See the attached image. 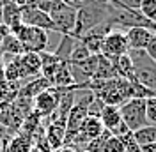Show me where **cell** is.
<instances>
[{
    "instance_id": "cell-11",
    "label": "cell",
    "mask_w": 156,
    "mask_h": 152,
    "mask_svg": "<svg viewBox=\"0 0 156 152\" xmlns=\"http://www.w3.org/2000/svg\"><path fill=\"white\" fill-rule=\"evenodd\" d=\"M154 36L156 32L144 29V27H135V29L126 30V39L129 50H146L149 46V43L154 39Z\"/></svg>"
},
{
    "instance_id": "cell-24",
    "label": "cell",
    "mask_w": 156,
    "mask_h": 152,
    "mask_svg": "<svg viewBox=\"0 0 156 152\" xmlns=\"http://www.w3.org/2000/svg\"><path fill=\"white\" fill-rule=\"evenodd\" d=\"M138 11H140L149 21L156 23V0H142Z\"/></svg>"
},
{
    "instance_id": "cell-5",
    "label": "cell",
    "mask_w": 156,
    "mask_h": 152,
    "mask_svg": "<svg viewBox=\"0 0 156 152\" xmlns=\"http://www.w3.org/2000/svg\"><path fill=\"white\" fill-rule=\"evenodd\" d=\"M121 115H122V122L128 126V129L131 133L149 124L146 99H142V97H131L124 105H121Z\"/></svg>"
},
{
    "instance_id": "cell-34",
    "label": "cell",
    "mask_w": 156,
    "mask_h": 152,
    "mask_svg": "<svg viewBox=\"0 0 156 152\" xmlns=\"http://www.w3.org/2000/svg\"><path fill=\"white\" fill-rule=\"evenodd\" d=\"M0 101H5V97H4V94H2V90H0Z\"/></svg>"
},
{
    "instance_id": "cell-27",
    "label": "cell",
    "mask_w": 156,
    "mask_h": 152,
    "mask_svg": "<svg viewBox=\"0 0 156 152\" xmlns=\"http://www.w3.org/2000/svg\"><path fill=\"white\" fill-rule=\"evenodd\" d=\"M121 5H124V7H129V9H140V4H142V0H117Z\"/></svg>"
},
{
    "instance_id": "cell-14",
    "label": "cell",
    "mask_w": 156,
    "mask_h": 152,
    "mask_svg": "<svg viewBox=\"0 0 156 152\" xmlns=\"http://www.w3.org/2000/svg\"><path fill=\"white\" fill-rule=\"evenodd\" d=\"M44 140L51 147V150L60 149L66 143V124L64 122H50L48 127H46Z\"/></svg>"
},
{
    "instance_id": "cell-32",
    "label": "cell",
    "mask_w": 156,
    "mask_h": 152,
    "mask_svg": "<svg viewBox=\"0 0 156 152\" xmlns=\"http://www.w3.org/2000/svg\"><path fill=\"white\" fill-rule=\"evenodd\" d=\"M7 34H9V29H7L5 25H2V23H0V43L4 41V37H5Z\"/></svg>"
},
{
    "instance_id": "cell-2",
    "label": "cell",
    "mask_w": 156,
    "mask_h": 152,
    "mask_svg": "<svg viewBox=\"0 0 156 152\" xmlns=\"http://www.w3.org/2000/svg\"><path fill=\"white\" fill-rule=\"evenodd\" d=\"M14 37L18 39L23 46V51L29 53H41L48 50V43H50V32L37 27H30L25 23H20L18 27L9 30Z\"/></svg>"
},
{
    "instance_id": "cell-3",
    "label": "cell",
    "mask_w": 156,
    "mask_h": 152,
    "mask_svg": "<svg viewBox=\"0 0 156 152\" xmlns=\"http://www.w3.org/2000/svg\"><path fill=\"white\" fill-rule=\"evenodd\" d=\"M128 55L133 62L135 81L156 92V60L147 55L146 50H129Z\"/></svg>"
},
{
    "instance_id": "cell-4",
    "label": "cell",
    "mask_w": 156,
    "mask_h": 152,
    "mask_svg": "<svg viewBox=\"0 0 156 152\" xmlns=\"http://www.w3.org/2000/svg\"><path fill=\"white\" fill-rule=\"evenodd\" d=\"M50 18L55 25V32L60 36H71L76 25V9L68 5L64 0H51L48 5Z\"/></svg>"
},
{
    "instance_id": "cell-21",
    "label": "cell",
    "mask_w": 156,
    "mask_h": 152,
    "mask_svg": "<svg viewBox=\"0 0 156 152\" xmlns=\"http://www.w3.org/2000/svg\"><path fill=\"white\" fill-rule=\"evenodd\" d=\"M133 140L140 147L142 145H147V143H154L156 142V124H147L144 127L133 131Z\"/></svg>"
},
{
    "instance_id": "cell-6",
    "label": "cell",
    "mask_w": 156,
    "mask_h": 152,
    "mask_svg": "<svg viewBox=\"0 0 156 152\" xmlns=\"http://www.w3.org/2000/svg\"><path fill=\"white\" fill-rule=\"evenodd\" d=\"M128 51H129V46H128L126 32H122V30H119V29H114L110 34L105 36L103 48H101V55H105L107 58L115 62L117 58L126 55Z\"/></svg>"
},
{
    "instance_id": "cell-1",
    "label": "cell",
    "mask_w": 156,
    "mask_h": 152,
    "mask_svg": "<svg viewBox=\"0 0 156 152\" xmlns=\"http://www.w3.org/2000/svg\"><path fill=\"white\" fill-rule=\"evenodd\" d=\"M110 11H112V4L108 0H87L82 7L76 9V25L71 36L75 39H80L96 25L108 21Z\"/></svg>"
},
{
    "instance_id": "cell-8",
    "label": "cell",
    "mask_w": 156,
    "mask_h": 152,
    "mask_svg": "<svg viewBox=\"0 0 156 152\" xmlns=\"http://www.w3.org/2000/svg\"><path fill=\"white\" fill-rule=\"evenodd\" d=\"M112 30H114L112 23H110V21H103V23L96 25L94 29H90L89 32H85L82 37L78 39V41L87 48L92 55H101V48H103L105 36L110 34Z\"/></svg>"
},
{
    "instance_id": "cell-36",
    "label": "cell",
    "mask_w": 156,
    "mask_h": 152,
    "mask_svg": "<svg viewBox=\"0 0 156 152\" xmlns=\"http://www.w3.org/2000/svg\"><path fill=\"white\" fill-rule=\"evenodd\" d=\"M0 7H2V2H0Z\"/></svg>"
},
{
    "instance_id": "cell-20",
    "label": "cell",
    "mask_w": 156,
    "mask_h": 152,
    "mask_svg": "<svg viewBox=\"0 0 156 152\" xmlns=\"http://www.w3.org/2000/svg\"><path fill=\"white\" fill-rule=\"evenodd\" d=\"M114 64H115V71H117V76L119 78L135 81V69H133V62H131V58H129L128 53L122 55V57H119Z\"/></svg>"
},
{
    "instance_id": "cell-7",
    "label": "cell",
    "mask_w": 156,
    "mask_h": 152,
    "mask_svg": "<svg viewBox=\"0 0 156 152\" xmlns=\"http://www.w3.org/2000/svg\"><path fill=\"white\" fill-rule=\"evenodd\" d=\"M60 101V88L57 87H50L46 90H43L41 94H37L34 97V112L44 119V117H51L55 113Z\"/></svg>"
},
{
    "instance_id": "cell-13",
    "label": "cell",
    "mask_w": 156,
    "mask_h": 152,
    "mask_svg": "<svg viewBox=\"0 0 156 152\" xmlns=\"http://www.w3.org/2000/svg\"><path fill=\"white\" fill-rule=\"evenodd\" d=\"M0 23L5 25L7 29H14L21 23V7L16 5L14 2L11 0H4L2 2V7H0Z\"/></svg>"
},
{
    "instance_id": "cell-23",
    "label": "cell",
    "mask_w": 156,
    "mask_h": 152,
    "mask_svg": "<svg viewBox=\"0 0 156 152\" xmlns=\"http://www.w3.org/2000/svg\"><path fill=\"white\" fill-rule=\"evenodd\" d=\"M90 55H92V53L89 51L87 48L83 46L80 41H76V46H75L73 53H71V57H69V62H71V64H78V62H83L85 58H89Z\"/></svg>"
},
{
    "instance_id": "cell-28",
    "label": "cell",
    "mask_w": 156,
    "mask_h": 152,
    "mask_svg": "<svg viewBox=\"0 0 156 152\" xmlns=\"http://www.w3.org/2000/svg\"><path fill=\"white\" fill-rule=\"evenodd\" d=\"M11 2H14L21 9L23 7H37V0H11Z\"/></svg>"
},
{
    "instance_id": "cell-37",
    "label": "cell",
    "mask_w": 156,
    "mask_h": 152,
    "mask_svg": "<svg viewBox=\"0 0 156 152\" xmlns=\"http://www.w3.org/2000/svg\"><path fill=\"white\" fill-rule=\"evenodd\" d=\"M0 2H4V0H0Z\"/></svg>"
},
{
    "instance_id": "cell-33",
    "label": "cell",
    "mask_w": 156,
    "mask_h": 152,
    "mask_svg": "<svg viewBox=\"0 0 156 152\" xmlns=\"http://www.w3.org/2000/svg\"><path fill=\"white\" fill-rule=\"evenodd\" d=\"M57 152H76V149H73V147H68V145H62L60 149H57Z\"/></svg>"
},
{
    "instance_id": "cell-25",
    "label": "cell",
    "mask_w": 156,
    "mask_h": 152,
    "mask_svg": "<svg viewBox=\"0 0 156 152\" xmlns=\"http://www.w3.org/2000/svg\"><path fill=\"white\" fill-rule=\"evenodd\" d=\"M101 152H124V143H122L121 138H117V136H110L107 142H105Z\"/></svg>"
},
{
    "instance_id": "cell-19",
    "label": "cell",
    "mask_w": 156,
    "mask_h": 152,
    "mask_svg": "<svg viewBox=\"0 0 156 152\" xmlns=\"http://www.w3.org/2000/svg\"><path fill=\"white\" fill-rule=\"evenodd\" d=\"M76 41L73 36H60V41H58V46L55 48V55H57L60 60H64V62H69V57H71V53H73V50L76 46Z\"/></svg>"
},
{
    "instance_id": "cell-10",
    "label": "cell",
    "mask_w": 156,
    "mask_h": 152,
    "mask_svg": "<svg viewBox=\"0 0 156 152\" xmlns=\"http://www.w3.org/2000/svg\"><path fill=\"white\" fill-rule=\"evenodd\" d=\"M34 150V138L32 134L18 131L9 134L4 143V152H32Z\"/></svg>"
},
{
    "instance_id": "cell-18",
    "label": "cell",
    "mask_w": 156,
    "mask_h": 152,
    "mask_svg": "<svg viewBox=\"0 0 156 152\" xmlns=\"http://www.w3.org/2000/svg\"><path fill=\"white\" fill-rule=\"evenodd\" d=\"M94 78L98 80H110V78H117V71H115V64L114 60L107 58L105 55H98V67Z\"/></svg>"
},
{
    "instance_id": "cell-16",
    "label": "cell",
    "mask_w": 156,
    "mask_h": 152,
    "mask_svg": "<svg viewBox=\"0 0 156 152\" xmlns=\"http://www.w3.org/2000/svg\"><path fill=\"white\" fill-rule=\"evenodd\" d=\"M50 87H51V83H50L44 76H37V78L29 80V81L18 90V94L16 95H23V97H30V99H34L37 94H41L43 90H46V88H50Z\"/></svg>"
},
{
    "instance_id": "cell-26",
    "label": "cell",
    "mask_w": 156,
    "mask_h": 152,
    "mask_svg": "<svg viewBox=\"0 0 156 152\" xmlns=\"http://www.w3.org/2000/svg\"><path fill=\"white\" fill-rule=\"evenodd\" d=\"M146 110H147V120H149V124H156V95L146 99Z\"/></svg>"
},
{
    "instance_id": "cell-31",
    "label": "cell",
    "mask_w": 156,
    "mask_h": 152,
    "mask_svg": "<svg viewBox=\"0 0 156 152\" xmlns=\"http://www.w3.org/2000/svg\"><path fill=\"white\" fill-rule=\"evenodd\" d=\"M140 152H156V142L154 143H147L140 147Z\"/></svg>"
},
{
    "instance_id": "cell-35",
    "label": "cell",
    "mask_w": 156,
    "mask_h": 152,
    "mask_svg": "<svg viewBox=\"0 0 156 152\" xmlns=\"http://www.w3.org/2000/svg\"><path fill=\"white\" fill-rule=\"evenodd\" d=\"M37 2H51V0H37Z\"/></svg>"
},
{
    "instance_id": "cell-9",
    "label": "cell",
    "mask_w": 156,
    "mask_h": 152,
    "mask_svg": "<svg viewBox=\"0 0 156 152\" xmlns=\"http://www.w3.org/2000/svg\"><path fill=\"white\" fill-rule=\"evenodd\" d=\"M21 23L43 29L46 32H55V25H53V21L50 18V14L41 11L39 7H23L21 9Z\"/></svg>"
},
{
    "instance_id": "cell-15",
    "label": "cell",
    "mask_w": 156,
    "mask_h": 152,
    "mask_svg": "<svg viewBox=\"0 0 156 152\" xmlns=\"http://www.w3.org/2000/svg\"><path fill=\"white\" fill-rule=\"evenodd\" d=\"M99 120L103 124V127L108 131H114L119 124H122V115H121V106L115 105H105L101 113H99Z\"/></svg>"
},
{
    "instance_id": "cell-30",
    "label": "cell",
    "mask_w": 156,
    "mask_h": 152,
    "mask_svg": "<svg viewBox=\"0 0 156 152\" xmlns=\"http://www.w3.org/2000/svg\"><path fill=\"white\" fill-rule=\"evenodd\" d=\"M68 5H71V7H75V9H78V7H82L87 0H64Z\"/></svg>"
},
{
    "instance_id": "cell-12",
    "label": "cell",
    "mask_w": 156,
    "mask_h": 152,
    "mask_svg": "<svg viewBox=\"0 0 156 152\" xmlns=\"http://www.w3.org/2000/svg\"><path fill=\"white\" fill-rule=\"evenodd\" d=\"M20 71L21 80H32L41 76V57L39 53H21L20 55Z\"/></svg>"
},
{
    "instance_id": "cell-29",
    "label": "cell",
    "mask_w": 156,
    "mask_h": 152,
    "mask_svg": "<svg viewBox=\"0 0 156 152\" xmlns=\"http://www.w3.org/2000/svg\"><path fill=\"white\" fill-rule=\"evenodd\" d=\"M146 53L153 58V60H156V36H154V39L149 43V46L146 48Z\"/></svg>"
},
{
    "instance_id": "cell-17",
    "label": "cell",
    "mask_w": 156,
    "mask_h": 152,
    "mask_svg": "<svg viewBox=\"0 0 156 152\" xmlns=\"http://www.w3.org/2000/svg\"><path fill=\"white\" fill-rule=\"evenodd\" d=\"M39 57H41V76H44L50 81L51 76H53V73L57 71L58 64H60L62 60H60L55 53H51V51H41Z\"/></svg>"
},
{
    "instance_id": "cell-22",
    "label": "cell",
    "mask_w": 156,
    "mask_h": 152,
    "mask_svg": "<svg viewBox=\"0 0 156 152\" xmlns=\"http://www.w3.org/2000/svg\"><path fill=\"white\" fill-rule=\"evenodd\" d=\"M0 53H2V55H21V53H25V51H23L21 43L9 32V34L4 37V41L0 43Z\"/></svg>"
}]
</instances>
